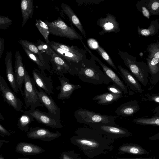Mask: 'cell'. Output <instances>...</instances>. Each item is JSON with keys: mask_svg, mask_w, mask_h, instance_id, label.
Instances as JSON below:
<instances>
[{"mask_svg": "<svg viewBox=\"0 0 159 159\" xmlns=\"http://www.w3.org/2000/svg\"><path fill=\"white\" fill-rule=\"evenodd\" d=\"M9 142L8 141L0 139V148H1L3 143H7Z\"/></svg>", "mask_w": 159, "mask_h": 159, "instance_id": "48", "label": "cell"}, {"mask_svg": "<svg viewBox=\"0 0 159 159\" xmlns=\"http://www.w3.org/2000/svg\"><path fill=\"white\" fill-rule=\"evenodd\" d=\"M132 121L137 124L143 126H159V116H154L151 117H139L133 119Z\"/></svg>", "mask_w": 159, "mask_h": 159, "instance_id": "32", "label": "cell"}, {"mask_svg": "<svg viewBox=\"0 0 159 159\" xmlns=\"http://www.w3.org/2000/svg\"><path fill=\"white\" fill-rule=\"evenodd\" d=\"M97 25L102 29L99 33L100 35H104L107 33H117L120 30L116 17L109 13L106 14V17L98 19Z\"/></svg>", "mask_w": 159, "mask_h": 159, "instance_id": "16", "label": "cell"}, {"mask_svg": "<svg viewBox=\"0 0 159 159\" xmlns=\"http://www.w3.org/2000/svg\"><path fill=\"white\" fill-rule=\"evenodd\" d=\"M124 97V95L117 94L108 92L95 95L92 99L97 100V103L98 104L107 106Z\"/></svg>", "mask_w": 159, "mask_h": 159, "instance_id": "25", "label": "cell"}, {"mask_svg": "<svg viewBox=\"0 0 159 159\" xmlns=\"http://www.w3.org/2000/svg\"><path fill=\"white\" fill-rule=\"evenodd\" d=\"M15 149L16 152L24 156L38 154L45 151L44 149L35 144L24 142L18 143Z\"/></svg>", "mask_w": 159, "mask_h": 159, "instance_id": "22", "label": "cell"}, {"mask_svg": "<svg viewBox=\"0 0 159 159\" xmlns=\"http://www.w3.org/2000/svg\"><path fill=\"white\" fill-rule=\"evenodd\" d=\"M146 60L150 75L148 88V90H150L155 86L159 81V58H147Z\"/></svg>", "mask_w": 159, "mask_h": 159, "instance_id": "19", "label": "cell"}, {"mask_svg": "<svg viewBox=\"0 0 159 159\" xmlns=\"http://www.w3.org/2000/svg\"><path fill=\"white\" fill-rule=\"evenodd\" d=\"M116 159H153L152 158H143V157H135V158H128V157H116Z\"/></svg>", "mask_w": 159, "mask_h": 159, "instance_id": "46", "label": "cell"}, {"mask_svg": "<svg viewBox=\"0 0 159 159\" xmlns=\"http://www.w3.org/2000/svg\"><path fill=\"white\" fill-rule=\"evenodd\" d=\"M107 89L109 92L117 94H124L120 88L115 84L112 83L108 86Z\"/></svg>", "mask_w": 159, "mask_h": 159, "instance_id": "43", "label": "cell"}, {"mask_svg": "<svg viewBox=\"0 0 159 159\" xmlns=\"http://www.w3.org/2000/svg\"><path fill=\"white\" fill-rule=\"evenodd\" d=\"M147 51L148 53V58L156 57L159 58V42L157 41L156 43L149 44L147 49Z\"/></svg>", "mask_w": 159, "mask_h": 159, "instance_id": "36", "label": "cell"}, {"mask_svg": "<svg viewBox=\"0 0 159 159\" xmlns=\"http://www.w3.org/2000/svg\"><path fill=\"white\" fill-rule=\"evenodd\" d=\"M60 159H82L73 150L62 152Z\"/></svg>", "mask_w": 159, "mask_h": 159, "instance_id": "41", "label": "cell"}, {"mask_svg": "<svg viewBox=\"0 0 159 159\" xmlns=\"http://www.w3.org/2000/svg\"><path fill=\"white\" fill-rule=\"evenodd\" d=\"M15 58V74L19 90L23 97V92L22 89L27 71L23 65L22 58L19 51H16Z\"/></svg>", "mask_w": 159, "mask_h": 159, "instance_id": "17", "label": "cell"}, {"mask_svg": "<svg viewBox=\"0 0 159 159\" xmlns=\"http://www.w3.org/2000/svg\"><path fill=\"white\" fill-rule=\"evenodd\" d=\"M88 125L102 134L113 140L132 136L131 133L128 129L117 125L96 124H89Z\"/></svg>", "mask_w": 159, "mask_h": 159, "instance_id": "7", "label": "cell"}, {"mask_svg": "<svg viewBox=\"0 0 159 159\" xmlns=\"http://www.w3.org/2000/svg\"><path fill=\"white\" fill-rule=\"evenodd\" d=\"M0 119L2 120H4V118L2 116V115L1 113H0Z\"/></svg>", "mask_w": 159, "mask_h": 159, "instance_id": "49", "label": "cell"}, {"mask_svg": "<svg viewBox=\"0 0 159 159\" xmlns=\"http://www.w3.org/2000/svg\"><path fill=\"white\" fill-rule=\"evenodd\" d=\"M4 39L0 37V58H1L3 54L4 50Z\"/></svg>", "mask_w": 159, "mask_h": 159, "instance_id": "45", "label": "cell"}, {"mask_svg": "<svg viewBox=\"0 0 159 159\" xmlns=\"http://www.w3.org/2000/svg\"><path fill=\"white\" fill-rule=\"evenodd\" d=\"M0 159H5L1 155H0Z\"/></svg>", "mask_w": 159, "mask_h": 159, "instance_id": "51", "label": "cell"}, {"mask_svg": "<svg viewBox=\"0 0 159 159\" xmlns=\"http://www.w3.org/2000/svg\"><path fill=\"white\" fill-rule=\"evenodd\" d=\"M24 113L19 118L17 125L21 131L27 132L29 129V125L34 121V119L30 114Z\"/></svg>", "mask_w": 159, "mask_h": 159, "instance_id": "31", "label": "cell"}, {"mask_svg": "<svg viewBox=\"0 0 159 159\" xmlns=\"http://www.w3.org/2000/svg\"><path fill=\"white\" fill-rule=\"evenodd\" d=\"M11 134L9 131L3 127L2 125L0 124V136L2 137L9 136Z\"/></svg>", "mask_w": 159, "mask_h": 159, "instance_id": "44", "label": "cell"}, {"mask_svg": "<svg viewBox=\"0 0 159 159\" xmlns=\"http://www.w3.org/2000/svg\"><path fill=\"white\" fill-rule=\"evenodd\" d=\"M58 79L61 86L57 87L56 89L60 91L57 96L59 99L63 100L70 98L75 90L82 87L81 85H75L70 83L69 79L66 77L64 75L59 76Z\"/></svg>", "mask_w": 159, "mask_h": 159, "instance_id": "15", "label": "cell"}, {"mask_svg": "<svg viewBox=\"0 0 159 159\" xmlns=\"http://www.w3.org/2000/svg\"><path fill=\"white\" fill-rule=\"evenodd\" d=\"M149 139L151 140H159V132L154 135L150 137Z\"/></svg>", "mask_w": 159, "mask_h": 159, "instance_id": "47", "label": "cell"}, {"mask_svg": "<svg viewBox=\"0 0 159 159\" xmlns=\"http://www.w3.org/2000/svg\"><path fill=\"white\" fill-rule=\"evenodd\" d=\"M77 75L83 82L94 85L109 84L112 81L95 65L82 64L76 67Z\"/></svg>", "mask_w": 159, "mask_h": 159, "instance_id": "3", "label": "cell"}, {"mask_svg": "<svg viewBox=\"0 0 159 159\" xmlns=\"http://www.w3.org/2000/svg\"><path fill=\"white\" fill-rule=\"evenodd\" d=\"M23 98L25 107L30 109H34L38 107H43L37 93L36 85L33 79L27 71L25 78L24 82Z\"/></svg>", "mask_w": 159, "mask_h": 159, "instance_id": "6", "label": "cell"}, {"mask_svg": "<svg viewBox=\"0 0 159 159\" xmlns=\"http://www.w3.org/2000/svg\"><path fill=\"white\" fill-rule=\"evenodd\" d=\"M139 102L136 100L125 102L118 107L115 111L118 115L124 117L133 116L139 111L140 107Z\"/></svg>", "mask_w": 159, "mask_h": 159, "instance_id": "20", "label": "cell"}, {"mask_svg": "<svg viewBox=\"0 0 159 159\" xmlns=\"http://www.w3.org/2000/svg\"><path fill=\"white\" fill-rule=\"evenodd\" d=\"M74 115L77 121L80 124L87 125L92 124L117 125L115 121L116 116L102 114L81 107L75 111Z\"/></svg>", "mask_w": 159, "mask_h": 159, "instance_id": "4", "label": "cell"}, {"mask_svg": "<svg viewBox=\"0 0 159 159\" xmlns=\"http://www.w3.org/2000/svg\"><path fill=\"white\" fill-rule=\"evenodd\" d=\"M0 90L3 101L7 102L17 111H21L22 101L8 87L4 78L0 75Z\"/></svg>", "mask_w": 159, "mask_h": 159, "instance_id": "9", "label": "cell"}, {"mask_svg": "<svg viewBox=\"0 0 159 159\" xmlns=\"http://www.w3.org/2000/svg\"><path fill=\"white\" fill-rule=\"evenodd\" d=\"M70 142L81 150L85 156L92 159L113 150L114 140L107 138L91 128L80 127Z\"/></svg>", "mask_w": 159, "mask_h": 159, "instance_id": "1", "label": "cell"}, {"mask_svg": "<svg viewBox=\"0 0 159 159\" xmlns=\"http://www.w3.org/2000/svg\"><path fill=\"white\" fill-rule=\"evenodd\" d=\"M51 42L54 45L66 51L81 57H82V56L81 53L79 51L77 48L74 46H69L55 41H51Z\"/></svg>", "mask_w": 159, "mask_h": 159, "instance_id": "37", "label": "cell"}, {"mask_svg": "<svg viewBox=\"0 0 159 159\" xmlns=\"http://www.w3.org/2000/svg\"><path fill=\"white\" fill-rule=\"evenodd\" d=\"M148 8L151 15L159 16V0H149Z\"/></svg>", "mask_w": 159, "mask_h": 159, "instance_id": "39", "label": "cell"}, {"mask_svg": "<svg viewBox=\"0 0 159 159\" xmlns=\"http://www.w3.org/2000/svg\"><path fill=\"white\" fill-rule=\"evenodd\" d=\"M22 47L28 57L36 64L40 70H44L47 69L48 70L47 67L36 54L25 47Z\"/></svg>", "mask_w": 159, "mask_h": 159, "instance_id": "35", "label": "cell"}, {"mask_svg": "<svg viewBox=\"0 0 159 159\" xmlns=\"http://www.w3.org/2000/svg\"><path fill=\"white\" fill-rule=\"evenodd\" d=\"M48 44L58 55L69 62L77 63L82 60V57L66 51L54 45L50 41Z\"/></svg>", "mask_w": 159, "mask_h": 159, "instance_id": "26", "label": "cell"}, {"mask_svg": "<svg viewBox=\"0 0 159 159\" xmlns=\"http://www.w3.org/2000/svg\"><path fill=\"white\" fill-rule=\"evenodd\" d=\"M159 31V22L158 19L152 21L148 28L137 27V31L139 35L142 36H153L157 34Z\"/></svg>", "mask_w": 159, "mask_h": 159, "instance_id": "29", "label": "cell"}, {"mask_svg": "<svg viewBox=\"0 0 159 159\" xmlns=\"http://www.w3.org/2000/svg\"><path fill=\"white\" fill-rule=\"evenodd\" d=\"M32 74L33 79L38 89H41L49 95L53 93L52 80L44 70L35 68L33 70Z\"/></svg>", "mask_w": 159, "mask_h": 159, "instance_id": "11", "label": "cell"}, {"mask_svg": "<svg viewBox=\"0 0 159 159\" xmlns=\"http://www.w3.org/2000/svg\"><path fill=\"white\" fill-rule=\"evenodd\" d=\"M30 159L27 158H16V159Z\"/></svg>", "mask_w": 159, "mask_h": 159, "instance_id": "50", "label": "cell"}, {"mask_svg": "<svg viewBox=\"0 0 159 159\" xmlns=\"http://www.w3.org/2000/svg\"><path fill=\"white\" fill-rule=\"evenodd\" d=\"M118 153L120 154H128L134 155H148L150 152L137 144L126 143L119 147Z\"/></svg>", "mask_w": 159, "mask_h": 159, "instance_id": "23", "label": "cell"}, {"mask_svg": "<svg viewBox=\"0 0 159 159\" xmlns=\"http://www.w3.org/2000/svg\"><path fill=\"white\" fill-rule=\"evenodd\" d=\"M90 47L96 49L102 58L118 72L119 71L115 66L111 57L105 50L94 40H92V43L89 44Z\"/></svg>", "mask_w": 159, "mask_h": 159, "instance_id": "30", "label": "cell"}, {"mask_svg": "<svg viewBox=\"0 0 159 159\" xmlns=\"http://www.w3.org/2000/svg\"><path fill=\"white\" fill-rule=\"evenodd\" d=\"M12 52L11 51L7 52L5 59V64L6 68V75L8 81L13 91L16 93L19 92L18 84L12 67Z\"/></svg>", "mask_w": 159, "mask_h": 159, "instance_id": "21", "label": "cell"}, {"mask_svg": "<svg viewBox=\"0 0 159 159\" xmlns=\"http://www.w3.org/2000/svg\"><path fill=\"white\" fill-rule=\"evenodd\" d=\"M33 0H21L20 9L22 18V26H24L32 17L34 11Z\"/></svg>", "mask_w": 159, "mask_h": 159, "instance_id": "27", "label": "cell"}, {"mask_svg": "<svg viewBox=\"0 0 159 159\" xmlns=\"http://www.w3.org/2000/svg\"><path fill=\"white\" fill-rule=\"evenodd\" d=\"M50 57L52 66V68L50 71L51 74H56L60 76L67 73L73 75H77V71L53 50Z\"/></svg>", "mask_w": 159, "mask_h": 159, "instance_id": "8", "label": "cell"}, {"mask_svg": "<svg viewBox=\"0 0 159 159\" xmlns=\"http://www.w3.org/2000/svg\"><path fill=\"white\" fill-rule=\"evenodd\" d=\"M12 23V20L8 17L0 16V29L5 30L10 28Z\"/></svg>", "mask_w": 159, "mask_h": 159, "instance_id": "40", "label": "cell"}, {"mask_svg": "<svg viewBox=\"0 0 159 159\" xmlns=\"http://www.w3.org/2000/svg\"><path fill=\"white\" fill-rule=\"evenodd\" d=\"M35 25L38 30L44 38L46 43L48 44L50 41L48 39L50 32L47 25L40 19H36Z\"/></svg>", "mask_w": 159, "mask_h": 159, "instance_id": "33", "label": "cell"}, {"mask_svg": "<svg viewBox=\"0 0 159 159\" xmlns=\"http://www.w3.org/2000/svg\"><path fill=\"white\" fill-rule=\"evenodd\" d=\"M44 22L48 25L50 34L71 40L82 39V37L74 29L69 26L60 17L52 22L47 20H45Z\"/></svg>", "mask_w": 159, "mask_h": 159, "instance_id": "5", "label": "cell"}, {"mask_svg": "<svg viewBox=\"0 0 159 159\" xmlns=\"http://www.w3.org/2000/svg\"><path fill=\"white\" fill-rule=\"evenodd\" d=\"M88 51L91 56L100 64L102 68L103 72L111 79L112 83L115 84L119 86L124 94H128L129 92L127 86L120 80L118 75L111 68L102 62L98 58L93 55L91 52L89 50Z\"/></svg>", "mask_w": 159, "mask_h": 159, "instance_id": "18", "label": "cell"}, {"mask_svg": "<svg viewBox=\"0 0 159 159\" xmlns=\"http://www.w3.org/2000/svg\"><path fill=\"white\" fill-rule=\"evenodd\" d=\"M61 135L58 131L53 132L44 128L36 127L30 128L26 136L27 138L33 139L50 142L59 137Z\"/></svg>", "mask_w": 159, "mask_h": 159, "instance_id": "12", "label": "cell"}, {"mask_svg": "<svg viewBox=\"0 0 159 159\" xmlns=\"http://www.w3.org/2000/svg\"><path fill=\"white\" fill-rule=\"evenodd\" d=\"M19 43L21 45L22 47H25L36 54L47 67L48 70L49 72L51 70L50 66L44 60L42 54L39 50L36 44L26 40L23 39H20L19 41Z\"/></svg>", "mask_w": 159, "mask_h": 159, "instance_id": "28", "label": "cell"}, {"mask_svg": "<svg viewBox=\"0 0 159 159\" xmlns=\"http://www.w3.org/2000/svg\"><path fill=\"white\" fill-rule=\"evenodd\" d=\"M36 45L42 54L45 53L50 56L53 51V50L48 44L43 42L40 39L37 40Z\"/></svg>", "mask_w": 159, "mask_h": 159, "instance_id": "38", "label": "cell"}, {"mask_svg": "<svg viewBox=\"0 0 159 159\" xmlns=\"http://www.w3.org/2000/svg\"><path fill=\"white\" fill-rule=\"evenodd\" d=\"M149 0H140L136 2V6L137 10L148 19H149L151 14L148 8Z\"/></svg>", "mask_w": 159, "mask_h": 159, "instance_id": "34", "label": "cell"}, {"mask_svg": "<svg viewBox=\"0 0 159 159\" xmlns=\"http://www.w3.org/2000/svg\"><path fill=\"white\" fill-rule=\"evenodd\" d=\"M118 53L131 74L143 85L147 86L150 78L147 65L143 61H137L135 57L126 52L119 51Z\"/></svg>", "mask_w": 159, "mask_h": 159, "instance_id": "2", "label": "cell"}, {"mask_svg": "<svg viewBox=\"0 0 159 159\" xmlns=\"http://www.w3.org/2000/svg\"><path fill=\"white\" fill-rule=\"evenodd\" d=\"M61 7L62 11L67 16L71 22L76 26L85 37L86 32L79 19L72 9L68 5L64 3L61 4Z\"/></svg>", "mask_w": 159, "mask_h": 159, "instance_id": "24", "label": "cell"}, {"mask_svg": "<svg viewBox=\"0 0 159 159\" xmlns=\"http://www.w3.org/2000/svg\"><path fill=\"white\" fill-rule=\"evenodd\" d=\"M24 113L31 115L38 123L55 129L63 127L61 121L54 118L48 113L42 111L37 109H30L29 110L21 111Z\"/></svg>", "mask_w": 159, "mask_h": 159, "instance_id": "10", "label": "cell"}, {"mask_svg": "<svg viewBox=\"0 0 159 159\" xmlns=\"http://www.w3.org/2000/svg\"><path fill=\"white\" fill-rule=\"evenodd\" d=\"M142 99L159 103V93H146L142 95Z\"/></svg>", "mask_w": 159, "mask_h": 159, "instance_id": "42", "label": "cell"}, {"mask_svg": "<svg viewBox=\"0 0 159 159\" xmlns=\"http://www.w3.org/2000/svg\"><path fill=\"white\" fill-rule=\"evenodd\" d=\"M37 93L42 103L48 109V113L57 120L61 121L60 108L57 105L51 95H48L41 89Z\"/></svg>", "mask_w": 159, "mask_h": 159, "instance_id": "13", "label": "cell"}, {"mask_svg": "<svg viewBox=\"0 0 159 159\" xmlns=\"http://www.w3.org/2000/svg\"><path fill=\"white\" fill-rule=\"evenodd\" d=\"M120 71L118 73L126 84L128 89L133 93H142L143 90L139 81L128 70L121 66H117Z\"/></svg>", "mask_w": 159, "mask_h": 159, "instance_id": "14", "label": "cell"}]
</instances>
